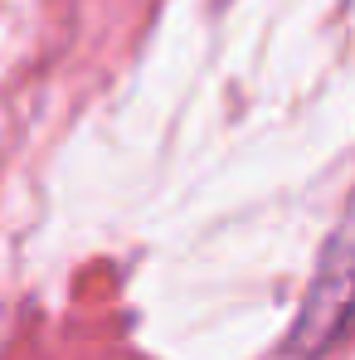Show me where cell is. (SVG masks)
<instances>
[{"label":"cell","instance_id":"1","mask_svg":"<svg viewBox=\"0 0 355 360\" xmlns=\"http://www.w3.org/2000/svg\"><path fill=\"white\" fill-rule=\"evenodd\" d=\"M355 326V200L316 263V283L292 326V356H321Z\"/></svg>","mask_w":355,"mask_h":360}]
</instances>
